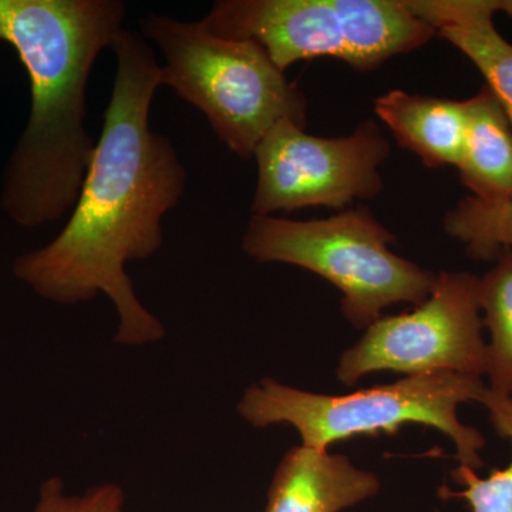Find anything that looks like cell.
Here are the masks:
<instances>
[{"mask_svg":"<svg viewBox=\"0 0 512 512\" xmlns=\"http://www.w3.org/2000/svg\"><path fill=\"white\" fill-rule=\"evenodd\" d=\"M110 49L116 80L103 131L66 227L55 241L16 259L13 271L43 298L62 305L106 293L119 313L116 342L163 339V323L134 292L127 262L156 254L164 215L183 198L187 171L171 141L150 127L161 64L141 33L121 29Z\"/></svg>","mask_w":512,"mask_h":512,"instance_id":"6da1fadb","label":"cell"},{"mask_svg":"<svg viewBox=\"0 0 512 512\" xmlns=\"http://www.w3.org/2000/svg\"><path fill=\"white\" fill-rule=\"evenodd\" d=\"M126 13L120 0H0V42L18 53L32 96L0 198L16 224H50L76 205L96 148L84 127L87 82Z\"/></svg>","mask_w":512,"mask_h":512,"instance_id":"7a4b0ae2","label":"cell"},{"mask_svg":"<svg viewBox=\"0 0 512 512\" xmlns=\"http://www.w3.org/2000/svg\"><path fill=\"white\" fill-rule=\"evenodd\" d=\"M483 377L461 373L406 376L397 382L350 394L305 392L272 379L252 384L238 413L256 429L291 424L302 446L329 450L356 436L397 433L404 424H423L446 434L456 446L460 466L480 470L485 437L458 417L463 403L487 404Z\"/></svg>","mask_w":512,"mask_h":512,"instance_id":"3957f363","label":"cell"},{"mask_svg":"<svg viewBox=\"0 0 512 512\" xmlns=\"http://www.w3.org/2000/svg\"><path fill=\"white\" fill-rule=\"evenodd\" d=\"M140 26L163 53V86L202 111L238 157H254L279 121L306 127L308 100L252 40L212 35L198 22L164 15L144 16Z\"/></svg>","mask_w":512,"mask_h":512,"instance_id":"277c9868","label":"cell"},{"mask_svg":"<svg viewBox=\"0 0 512 512\" xmlns=\"http://www.w3.org/2000/svg\"><path fill=\"white\" fill-rule=\"evenodd\" d=\"M392 232L365 207L326 220L291 221L256 217L242 248L258 262H282L308 269L342 293V312L357 329H367L396 303L420 305L437 274L390 251Z\"/></svg>","mask_w":512,"mask_h":512,"instance_id":"5b68a950","label":"cell"},{"mask_svg":"<svg viewBox=\"0 0 512 512\" xmlns=\"http://www.w3.org/2000/svg\"><path fill=\"white\" fill-rule=\"evenodd\" d=\"M477 288V276L468 272H440L429 298L414 311L373 322L340 357L336 376L346 386L379 372L485 376L487 342Z\"/></svg>","mask_w":512,"mask_h":512,"instance_id":"8992f818","label":"cell"},{"mask_svg":"<svg viewBox=\"0 0 512 512\" xmlns=\"http://www.w3.org/2000/svg\"><path fill=\"white\" fill-rule=\"evenodd\" d=\"M389 143L375 121L346 137L311 136L292 121H279L255 151L258 164L252 215L269 217L315 205L343 208L383 190L380 165Z\"/></svg>","mask_w":512,"mask_h":512,"instance_id":"52a82bcc","label":"cell"},{"mask_svg":"<svg viewBox=\"0 0 512 512\" xmlns=\"http://www.w3.org/2000/svg\"><path fill=\"white\" fill-rule=\"evenodd\" d=\"M198 25L212 35L252 40L284 73L303 60L348 56L336 0H220Z\"/></svg>","mask_w":512,"mask_h":512,"instance_id":"ba28073f","label":"cell"},{"mask_svg":"<svg viewBox=\"0 0 512 512\" xmlns=\"http://www.w3.org/2000/svg\"><path fill=\"white\" fill-rule=\"evenodd\" d=\"M380 490L379 477L328 450L293 447L276 468L265 512H340Z\"/></svg>","mask_w":512,"mask_h":512,"instance_id":"9c48e42d","label":"cell"},{"mask_svg":"<svg viewBox=\"0 0 512 512\" xmlns=\"http://www.w3.org/2000/svg\"><path fill=\"white\" fill-rule=\"evenodd\" d=\"M417 18L468 57L512 126V45L497 32V0H404Z\"/></svg>","mask_w":512,"mask_h":512,"instance_id":"30bf717a","label":"cell"},{"mask_svg":"<svg viewBox=\"0 0 512 512\" xmlns=\"http://www.w3.org/2000/svg\"><path fill=\"white\" fill-rule=\"evenodd\" d=\"M375 113L400 146L429 168L457 167L463 157L467 117L464 101L392 90L375 101Z\"/></svg>","mask_w":512,"mask_h":512,"instance_id":"8fae6325","label":"cell"},{"mask_svg":"<svg viewBox=\"0 0 512 512\" xmlns=\"http://www.w3.org/2000/svg\"><path fill=\"white\" fill-rule=\"evenodd\" d=\"M345 36L346 63L360 72L426 45L436 30L404 0H336Z\"/></svg>","mask_w":512,"mask_h":512,"instance_id":"7c38bea8","label":"cell"},{"mask_svg":"<svg viewBox=\"0 0 512 512\" xmlns=\"http://www.w3.org/2000/svg\"><path fill=\"white\" fill-rule=\"evenodd\" d=\"M466 104L467 130L458 171L483 200H512V126L495 94L483 87Z\"/></svg>","mask_w":512,"mask_h":512,"instance_id":"4fadbf2b","label":"cell"},{"mask_svg":"<svg viewBox=\"0 0 512 512\" xmlns=\"http://www.w3.org/2000/svg\"><path fill=\"white\" fill-rule=\"evenodd\" d=\"M478 305L483 325L490 333L487 343L488 387L491 393L508 399L512 393V251L504 249L497 264L478 278Z\"/></svg>","mask_w":512,"mask_h":512,"instance_id":"5bb4252c","label":"cell"},{"mask_svg":"<svg viewBox=\"0 0 512 512\" xmlns=\"http://www.w3.org/2000/svg\"><path fill=\"white\" fill-rule=\"evenodd\" d=\"M450 237L466 245L471 258L488 261L512 248V200L464 198L444 217Z\"/></svg>","mask_w":512,"mask_h":512,"instance_id":"9a60e30c","label":"cell"},{"mask_svg":"<svg viewBox=\"0 0 512 512\" xmlns=\"http://www.w3.org/2000/svg\"><path fill=\"white\" fill-rule=\"evenodd\" d=\"M485 407L490 412L495 430L512 444V420L505 412L504 397L493 394ZM453 480L460 485L461 491L453 493L443 488V494L467 501L471 511L512 512V458L507 467L494 470L488 477L478 476L473 468L458 466L453 471Z\"/></svg>","mask_w":512,"mask_h":512,"instance_id":"2e32d148","label":"cell"},{"mask_svg":"<svg viewBox=\"0 0 512 512\" xmlns=\"http://www.w3.org/2000/svg\"><path fill=\"white\" fill-rule=\"evenodd\" d=\"M124 494L117 485L94 487L83 495H66L62 481L50 478L42 485L35 512H123Z\"/></svg>","mask_w":512,"mask_h":512,"instance_id":"e0dca14e","label":"cell"},{"mask_svg":"<svg viewBox=\"0 0 512 512\" xmlns=\"http://www.w3.org/2000/svg\"><path fill=\"white\" fill-rule=\"evenodd\" d=\"M498 12L507 13L512 19V0H497Z\"/></svg>","mask_w":512,"mask_h":512,"instance_id":"ac0fdd59","label":"cell"},{"mask_svg":"<svg viewBox=\"0 0 512 512\" xmlns=\"http://www.w3.org/2000/svg\"><path fill=\"white\" fill-rule=\"evenodd\" d=\"M504 409H505V412L508 413V416H510L511 420H512V393H511V396L508 397V399H504Z\"/></svg>","mask_w":512,"mask_h":512,"instance_id":"d6986e66","label":"cell"}]
</instances>
